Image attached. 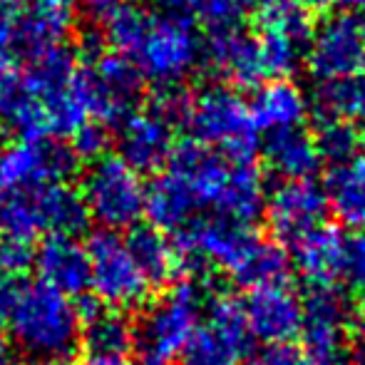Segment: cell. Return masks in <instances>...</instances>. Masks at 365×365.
<instances>
[{
	"mask_svg": "<svg viewBox=\"0 0 365 365\" xmlns=\"http://www.w3.org/2000/svg\"><path fill=\"white\" fill-rule=\"evenodd\" d=\"M192 102H194V92L184 85H164V87H154L152 97H149L147 110L154 112L157 117H162L167 125L177 127H187L189 125V115H192Z\"/></svg>",
	"mask_w": 365,
	"mask_h": 365,
	"instance_id": "obj_34",
	"label": "cell"
},
{
	"mask_svg": "<svg viewBox=\"0 0 365 365\" xmlns=\"http://www.w3.org/2000/svg\"><path fill=\"white\" fill-rule=\"evenodd\" d=\"M316 140L321 162L328 167H341L351 159L361 157V130L351 120H323L316 122Z\"/></svg>",
	"mask_w": 365,
	"mask_h": 365,
	"instance_id": "obj_31",
	"label": "cell"
},
{
	"mask_svg": "<svg viewBox=\"0 0 365 365\" xmlns=\"http://www.w3.org/2000/svg\"><path fill=\"white\" fill-rule=\"evenodd\" d=\"M132 256L137 266L145 274L147 284L152 289L169 286L179 274H182V261H179L177 246L169 239V234L159 231L157 226H135L127 236Z\"/></svg>",
	"mask_w": 365,
	"mask_h": 365,
	"instance_id": "obj_26",
	"label": "cell"
},
{
	"mask_svg": "<svg viewBox=\"0 0 365 365\" xmlns=\"http://www.w3.org/2000/svg\"><path fill=\"white\" fill-rule=\"evenodd\" d=\"M356 328L353 321V303L348 296L333 286H308L303 298V356L323 365H341V356L351 331Z\"/></svg>",
	"mask_w": 365,
	"mask_h": 365,
	"instance_id": "obj_10",
	"label": "cell"
},
{
	"mask_svg": "<svg viewBox=\"0 0 365 365\" xmlns=\"http://www.w3.org/2000/svg\"><path fill=\"white\" fill-rule=\"evenodd\" d=\"M266 169L281 182H301L313 179L321 172V154H318L313 132L306 127H286V130L266 132V142L261 147Z\"/></svg>",
	"mask_w": 365,
	"mask_h": 365,
	"instance_id": "obj_20",
	"label": "cell"
},
{
	"mask_svg": "<svg viewBox=\"0 0 365 365\" xmlns=\"http://www.w3.org/2000/svg\"><path fill=\"white\" fill-rule=\"evenodd\" d=\"M80 365H137L130 358V353H95L87 351Z\"/></svg>",
	"mask_w": 365,
	"mask_h": 365,
	"instance_id": "obj_41",
	"label": "cell"
},
{
	"mask_svg": "<svg viewBox=\"0 0 365 365\" xmlns=\"http://www.w3.org/2000/svg\"><path fill=\"white\" fill-rule=\"evenodd\" d=\"M353 321H356V328L361 333H365V293L353 303Z\"/></svg>",
	"mask_w": 365,
	"mask_h": 365,
	"instance_id": "obj_43",
	"label": "cell"
},
{
	"mask_svg": "<svg viewBox=\"0 0 365 365\" xmlns=\"http://www.w3.org/2000/svg\"><path fill=\"white\" fill-rule=\"evenodd\" d=\"M117 149L132 169L152 174L167 167L174 149V127L149 110H135L117 125Z\"/></svg>",
	"mask_w": 365,
	"mask_h": 365,
	"instance_id": "obj_17",
	"label": "cell"
},
{
	"mask_svg": "<svg viewBox=\"0 0 365 365\" xmlns=\"http://www.w3.org/2000/svg\"><path fill=\"white\" fill-rule=\"evenodd\" d=\"M132 333H135V328L127 323V318L120 311H112V308L100 311L97 306L85 308V336H82V341L87 343V351L130 353Z\"/></svg>",
	"mask_w": 365,
	"mask_h": 365,
	"instance_id": "obj_30",
	"label": "cell"
},
{
	"mask_svg": "<svg viewBox=\"0 0 365 365\" xmlns=\"http://www.w3.org/2000/svg\"><path fill=\"white\" fill-rule=\"evenodd\" d=\"M152 20L154 15L149 13L147 5L137 3V0H125L102 20L105 23L102 25V38H105L107 48L135 58Z\"/></svg>",
	"mask_w": 365,
	"mask_h": 365,
	"instance_id": "obj_29",
	"label": "cell"
},
{
	"mask_svg": "<svg viewBox=\"0 0 365 365\" xmlns=\"http://www.w3.org/2000/svg\"><path fill=\"white\" fill-rule=\"evenodd\" d=\"M204 65L221 85L234 90H256L269 80L259 38L244 25L209 33L204 40Z\"/></svg>",
	"mask_w": 365,
	"mask_h": 365,
	"instance_id": "obj_14",
	"label": "cell"
},
{
	"mask_svg": "<svg viewBox=\"0 0 365 365\" xmlns=\"http://www.w3.org/2000/svg\"><path fill=\"white\" fill-rule=\"evenodd\" d=\"M343 244H346V236L333 226L323 224L291 246V261L308 286H333L341 279Z\"/></svg>",
	"mask_w": 365,
	"mask_h": 365,
	"instance_id": "obj_22",
	"label": "cell"
},
{
	"mask_svg": "<svg viewBox=\"0 0 365 365\" xmlns=\"http://www.w3.org/2000/svg\"><path fill=\"white\" fill-rule=\"evenodd\" d=\"M323 192L333 217L348 229L365 231V157L328 169Z\"/></svg>",
	"mask_w": 365,
	"mask_h": 365,
	"instance_id": "obj_25",
	"label": "cell"
},
{
	"mask_svg": "<svg viewBox=\"0 0 365 365\" xmlns=\"http://www.w3.org/2000/svg\"><path fill=\"white\" fill-rule=\"evenodd\" d=\"M244 311L251 336L266 346H289L293 338L301 336L303 298L289 284L249 291Z\"/></svg>",
	"mask_w": 365,
	"mask_h": 365,
	"instance_id": "obj_16",
	"label": "cell"
},
{
	"mask_svg": "<svg viewBox=\"0 0 365 365\" xmlns=\"http://www.w3.org/2000/svg\"><path fill=\"white\" fill-rule=\"evenodd\" d=\"M256 38H259L269 80L291 77L298 70L301 60H306V48L281 30L269 28V25H256Z\"/></svg>",
	"mask_w": 365,
	"mask_h": 365,
	"instance_id": "obj_32",
	"label": "cell"
},
{
	"mask_svg": "<svg viewBox=\"0 0 365 365\" xmlns=\"http://www.w3.org/2000/svg\"><path fill=\"white\" fill-rule=\"evenodd\" d=\"M112 127L105 125L100 120H87L85 125H80L77 130L70 135V149L75 152L77 162H97L107 154V149L112 145Z\"/></svg>",
	"mask_w": 365,
	"mask_h": 365,
	"instance_id": "obj_35",
	"label": "cell"
},
{
	"mask_svg": "<svg viewBox=\"0 0 365 365\" xmlns=\"http://www.w3.org/2000/svg\"><path fill=\"white\" fill-rule=\"evenodd\" d=\"M33 266L38 271V281L70 298L82 296L90 289V256L87 246L75 236H45L35 251Z\"/></svg>",
	"mask_w": 365,
	"mask_h": 365,
	"instance_id": "obj_19",
	"label": "cell"
},
{
	"mask_svg": "<svg viewBox=\"0 0 365 365\" xmlns=\"http://www.w3.org/2000/svg\"><path fill=\"white\" fill-rule=\"evenodd\" d=\"M338 3L346 5L351 13H365V0H338Z\"/></svg>",
	"mask_w": 365,
	"mask_h": 365,
	"instance_id": "obj_46",
	"label": "cell"
},
{
	"mask_svg": "<svg viewBox=\"0 0 365 365\" xmlns=\"http://www.w3.org/2000/svg\"><path fill=\"white\" fill-rule=\"evenodd\" d=\"M202 207L189 192V187L179 177L164 169L162 174L154 177V182L147 187V209L145 217H149L152 226H157L164 234H177L184 226H189L194 219L202 217Z\"/></svg>",
	"mask_w": 365,
	"mask_h": 365,
	"instance_id": "obj_23",
	"label": "cell"
},
{
	"mask_svg": "<svg viewBox=\"0 0 365 365\" xmlns=\"http://www.w3.org/2000/svg\"><path fill=\"white\" fill-rule=\"evenodd\" d=\"M249 110L256 130L276 132L286 127H301L308 117L311 102L291 77H279L256 87Z\"/></svg>",
	"mask_w": 365,
	"mask_h": 365,
	"instance_id": "obj_21",
	"label": "cell"
},
{
	"mask_svg": "<svg viewBox=\"0 0 365 365\" xmlns=\"http://www.w3.org/2000/svg\"><path fill=\"white\" fill-rule=\"evenodd\" d=\"M75 53L80 58V85L90 105L92 120H100L110 127L120 125L145 97L147 80L140 65L130 55L107 48L102 30L82 35Z\"/></svg>",
	"mask_w": 365,
	"mask_h": 365,
	"instance_id": "obj_3",
	"label": "cell"
},
{
	"mask_svg": "<svg viewBox=\"0 0 365 365\" xmlns=\"http://www.w3.org/2000/svg\"><path fill=\"white\" fill-rule=\"evenodd\" d=\"M132 60L154 87L184 85V80L204 63V40L194 18L187 13L154 15Z\"/></svg>",
	"mask_w": 365,
	"mask_h": 365,
	"instance_id": "obj_7",
	"label": "cell"
},
{
	"mask_svg": "<svg viewBox=\"0 0 365 365\" xmlns=\"http://www.w3.org/2000/svg\"><path fill=\"white\" fill-rule=\"evenodd\" d=\"M249 321L244 301L231 293H209L204 303V321L197 326L187 351L184 365H241L251 351Z\"/></svg>",
	"mask_w": 365,
	"mask_h": 365,
	"instance_id": "obj_9",
	"label": "cell"
},
{
	"mask_svg": "<svg viewBox=\"0 0 365 365\" xmlns=\"http://www.w3.org/2000/svg\"><path fill=\"white\" fill-rule=\"evenodd\" d=\"M351 365H365V333L358 338V343L353 346V356H351Z\"/></svg>",
	"mask_w": 365,
	"mask_h": 365,
	"instance_id": "obj_45",
	"label": "cell"
},
{
	"mask_svg": "<svg viewBox=\"0 0 365 365\" xmlns=\"http://www.w3.org/2000/svg\"><path fill=\"white\" fill-rule=\"evenodd\" d=\"M231 179L226 194L221 199L217 217L239 221V224L254 226L266 212V177L256 159H231Z\"/></svg>",
	"mask_w": 365,
	"mask_h": 365,
	"instance_id": "obj_24",
	"label": "cell"
},
{
	"mask_svg": "<svg viewBox=\"0 0 365 365\" xmlns=\"http://www.w3.org/2000/svg\"><path fill=\"white\" fill-rule=\"evenodd\" d=\"M306 68L318 82L361 75L365 68L361 20L353 13H338L316 25L306 50Z\"/></svg>",
	"mask_w": 365,
	"mask_h": 365,
	"instance_id": "obj_12",
	"label": "cell"
},
{
	"mask_svg": "<svg viewBox=\"0 0 365 365\" xmlns=\"http://www.w3.org/2000/svg\"><path fill=\"white\" fill-rule=\"evenodd\" d=\"M0 328L35 363L63 365L85 336V308L43 281L15 276L0 286Z\"/></svg>",
	"mask_w": 365,
	"mask_h": 365,
	"instance_id": "obj_1",
	"label": "cell"
},
{
	"mask_svg": "<svg viewBox=\"0 0 365 365\" xmlns=\"http://www.w3.org/2000/svg\"><path fill=\"white\" fill-rule=\"evenodd\" d=\"M251 0H189L187 15L202 23L207 33L241 28L251 10Z\"/></svg>",
	"mask_w": 365,
	"mask_h": 365,
	"instance_id": "obj_33",
	"label": "cell"
},
{
	"mask_svg": "<svg viewBox=\"0 0 365 365\" xmlns=\"http://www.w3.org/2000/svg\"><path fill=\"white\" fill-rule=\"evenodd\" d=\"M254 5H259L261 10H266V8H274V5H281V3H286V0H251Z\"/></svg>",
	"mask_w": 365,
	"mask_h": 365,
	"instance_id": "obj_47",
	"label": "cell"
},
{
	"mask_svg": "<svg viewBox=\"0 0 365 365\" xmlns=\"http://www.w3.org/2000/svg\"><path fill=\"white\" fill-rule=\"evenodd\" d=\"M187 130L229 159H256V125L249 102L229 85L212 82L194 92Z\"/></svg>",
	"mask_w": 365,
	"mask_h": 365,
	"instance_id": "obj_6",
	"label": "cell"
},
{
	"mask_svg": "<svg viewBox=\"0 0 365 365\" xmlns=\"http://www.w3.org/2000/svg\"><path fill=\"white\" fill-rule=\"evenodd\" d=\"M291 271H293V261L289 251L276 239L259 236L229 276L241 289L256 291V289H264V286L289 284Z\"/></svg>",
	"mask_w": 365,
	"mask_h": 365,
	"instance_id": "obj_27",
	"label": "cell"
},
{
	"mask_svg": "<svg viewBox=\"0 0 365 365\" xmlns=\"http://www.w3.org/2000/svg\"><path fill=\"white\" fill-rule=\"evenodd\" d=\"M90 221L80 189L68 182H50L40 187L0 197V239L33 244L40 236H75Z\"/></svg>",
	"mask_w": 365,
	"mask_h": 365,
	"instance_id": "obj_4",
	"label": "cell"
},
{
	"mask_svg": "<svg viewBox=\"0 0 365 365\" xmlns=\"http://www.w3.org/2000/svg\"><path fill=\"white\" fill-rule=\"evenodd\" d=\"M77 13L73 0H25L20 23L15 30L13 53L38 55L43 50L65 45L75 33Z\"/></svg>",
	"mask_w": 365,
	"mask_h": 365,
	"instance_id": "obj_18",
	"label": "cell"
},
{
	"mask_svg": "<svg viewBox=\"0 0 365 365\" xmlns=\"http://www.w3.org/2000/svg\"><path fill=\"white\" fill-rule=\"evenodd\" d=\"M341 279L361 296L365 293V231H356V234L346 236Z\"/></svg>",
	"mask_w": 365,
	"mask_h": 365,
	"instance_id": "obj_36",
	"label": "cell"
},
{
	"mask_svg": "<svg viewBox=\"0 0 365 365\" xmlns=\"http://www.w3.org/2000/svg\"><path fill=\"white\" fill-rule=\"evenodd\" d=\"M361 145H363V149H365V127L361 130Z\"/></svg>",
	"mask_w": 365,
	"mask_h": 365,
	"instance_id": "obj_49",
	"label": "cell"
},
{
	"mask_svg": "<svg viewBox=\"0 0 365 365\" xmlns=\"http://www.w3.org/2000/svg\"><path fill=\"white\" fill-rule=\"evenodd\" d=\"M316 122L365 117V77H338L316 85L311 97Z\"/></svg>",
	"mask_w": 365,
	"mask_h": 365,
	"instance_id": "obj_28",
	"label": "cell"
},
{
	"mask_svg": "<svg viewBox=\"0 0 365 365\" xmlns=\"http://www.w3.org/2000/svg\"><path fill=\"white\" fill-rule=\"evenodd\" d=\"M90 256V289L95 291L97 303L112 311H132L147 303L152 286L137 266L127 239L120 231L100 229L87 241Z\"/></svg>",
	"mask_w": 365,
	"mask_h": 365,
	"instance_id": "obj_8",
	"label": "cell"
},
{
	"mask_svg": "<svg viewBox=\"0 0 365 365\" xmlns=\"http://www.w3.org/2000/svg\"><path fill=\"white\" fill-rule=\"evenodd\" d=\"M23 5L25 0H0V53H13Z\"/></svg>",
	"mask_w": 365,
	"mask_h": 365,
	"instance_id": "obj_38",
	"label": "cell"
},
{
	"mask_svg": "<svg viewBox=\"0 0 365 365\" xmlns=\"http://www.w3.org/2000/svg\"><path fill=\"white\" fill-rule=\"evenodd\" d=\"M70 145L55 137L48 140H13L0 147V197L40 187L50 182H68L77 169Z\"/></svg>",
	"mask_w": 365,
	"mask_h": 365,
	"instance_id": "obj_11",
	"label": "cell"
},
{
	"mask_svg": "<svg viewBox=\"0 0 365 365\" xmlns=\"http://www.w3.org/2000/svg\"><path fill=\"white\" fill-rule=\"evenodd\" d=\"M303 353L293 351L291 346H266L259 356L246 358L241 365H301Z\"/></svg>",
	"mask_w": 365,
	"mask_h": 365,
	"instance_id": "obj_39",
	"label": "cell"
},
{
	"mask_svg": "<svg viewBox=\"0 0 365 365\" xmlns=\"http://www.w3.org/2000/svg\"><path fill=\"white\" fill-rule=\"evenodd\" d=\"M231 169H234V162L226 154L202 145L194 137L177 142L167 162V172H172L174 177H179L187 184L202 212L212 209L214 214H217L226 187H229Z\"/></svg>",
	"mask_w": 365,
	"mask_h": 365,
	"instance_id": "obj_15",
	"label": "cell"
},
{
	"mask_svg": "<svg viewBox=\"0 0 365 365\" xmlns=\"http://www.w3.org/2000/svg\"><path fill=\"white\" fill-rule=\"evenodd\" d=\"M296 3L303 5L306 10H311V13H326V10H331L338 0H296Z\"/></svg>",
	"mask_w": 365,
	"mask_h": 365,
	"instance_id": "obj_42",
	"label": "cell"
},
{
	"mask_svg": "<svg viewBox=\"0 0 365 365\" xmlns=\"http://www.w3.org/2000/svg\"><path fill=\"white\" fill-rule=\"evenodd\" d=\"M35 251L33 244L15 239H0V271H5L8 276H20L28 266H33Z\"/></svg>",
	"mask_w": 365,
	"mask_h": 365,
	"instance_id": "obj_37",
	"label": "cell"
},
{
	"mask_svg": "<svg viewBox=\"0 0 365 365\" xmlns=\"http://www.w3.org/2000/svg\"><path fill=\"white\" fill-rule=\"evenodd\" d=\"M80 197L90 221H97L107 231H130L145 217L147 184L122 157L105 154L87 167Z\"/></svg>",
	"mask_w": 365,
	"mask_h": 365,
	"instance_id": "obj_5",
	"label": "cell"
},
{
	"mask_svg": "<svg viewBox=\"0 0 365 365\" xmlns=\"http://www.w3.org/2000/svg\"><path fill=\"white\" fill-rule=\"evenodd\" d=\"M301 365H323V363H316V361H311V358L303 356V363H301Z\"/></svg>",
	"mask_w": 365,
	"mask_h": 365,
	"instance_id": "obj_48",
	"label": "cell"
},
{
	"mask_svg": "<svg viewBox=\"0 0 365 365\" xmlns=\"http://www.w3.org/2000/svg\"><path fill=\"white\" fill-rule=\"evenodd\" d=\"M0 365H18L13 348H10V343L3 336H0Z\"/></svg>",
	"mask_w": 365,
	"mask_h": 365,
	"instance_id": "obj_44",
	"label": "cell"
},
{
	"mask_svg": "<svg viewBox=\"0 0 365 365\" xmlns=\"http://www.w3.org/2000/svg\"><path fill=\"white\" fill-rule=\"evenodd\" d=\"M264 214L274 239L284 249H291L303 236L326 224L328 199L313 179L281 182L269 192Z\"/></svg>",
	"mask_w": 365,
	"mask_h": 365,
	"instance_id": "obj_13",
	"label": "cell"
},
{
	"mask_svg": "<svg viewBox=\"0 0 365 365\" xmlns=\"http://www.w3.org/2000/svg\"><path fill=\"white\" fill-rule=\"evenodd\" d=\"M209 291L197 279H184L169 286L162 298L142 313L132 333L137 365H174L182 361L194 331L202 323Z\"/></svg>",
	"mask_w": 365,
	"mask_h": 365,
	"instance_id": "obj_2",
	"label": "cell"
},
{
	"mask_svg": "<svg viewBox=\"0 0 365 365\" xmlns=\"http://www.w3.org/2000/svg\"><path fill=\"white\" fill-rule=\"evenodd\" d=\"M361 25H363V38H365V18L361 20Z\"/></svg>",
	"mask_w": 365,
	"mask_h": 365,
	"instance_id": "obj_50",
	"label": "cell"
},
{
	"mask_svg": "<svg viewBox=\"0 0 365 365\" xmlns=\"http://www.w3.org/2000/svg\"><path fill=\"white\" fill-rule=\"evenodd\" d=\"M0 286H3V281H0Z\"/></svg>",
	"mask_w": 365,
	"mask_h": 365,
	"instance_id": "obj_51",
	"label": "cell"
},
{
	"mask_svg": "<svg viewBox=\"0 0 365 365\" xmlns=\"http://www.w3.org/2000/svg\"><path fill=\"white\" fill-rule=\"evenodd\" d=\"M73 3L77 10H82V13L90 15V18L105 20L107 15H110L120 3H125V0H73Z\"/></svg>",
	"mask_w": 365,
	"mask_h": 365,
	"instance_id": "obj_40",
	"label": "cell"
},
{
	"mask_svg": "<svg viewBox=\"0 0 365 365\" xmlns=\"http://www.w3.org/2000/svg\"><path fill=\"white\" fill-rule=\"evenodd\" d=\"M363 120H365V117H363Z\"/></svg>",
	"mask_w": 365,
	"mask_h": 365,
	"instance_id": "obj_52",
	"label": "cell"
}]
</instances>
